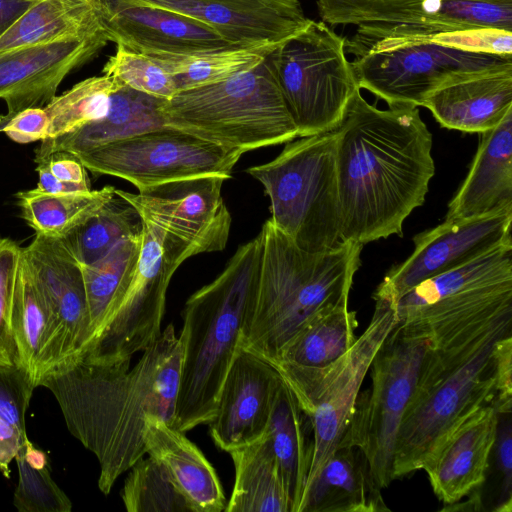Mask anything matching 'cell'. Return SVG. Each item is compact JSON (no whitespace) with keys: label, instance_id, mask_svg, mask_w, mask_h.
<instances>
[{"label":"cell","instance_id":"6da1fadb","mask_svg":"<svg viewBox=\"0 0 512 512\" xmlns=\"http://www.w3.org/2000/svg\"><path fill=\"white\" fill-rule=\"evenodd\" d=\"M182 355L170 323L132 367L71 359L38 382L56 399L69 432L95 455L103 494L146 455L149 417L173 427Z\"/></svg>","mask_w":512,"mask_h":512},{"label":"cell","instance_id":"7a4b0ae2","mask_svg":"<svg viewBox=\"0 0 512 512\" xmlns=\"http://www.w3.org/2000/svg\"><path fill=\"white\" fill-rule=\"evenodd\" d=\"M334 130L342 241L363 245L402 235L435 173L432 135L419 109L381 110L358 90Z\"/></svg>","mask_w":512,"mask_h":512},{"label":"cell","instance_id":"3957f363","mask_svg":"<svg viewBox=\"0 0 512 512\" xmlns=\"http://www.w3.org/2000/svg\"><path fill=\"white\" fill-rule=\"evenodd\" d=\"M262 241L241 244L222 272L186 301L180 338L182 364L173 428L188 432L215 415L219 392L253 310Z\"/></svg>","mask_w":512,"mask_h":512},{"label":"cell","instance_id":"277c9868","mask_svg":"<svg viewBox=\"0 0 512 512\" xmlns=\"http://www.w3.org/2000/svg\"><path fill=\"white\" fill-rule=\"evenodd\" d=\"M259 234L262 241L259 285L240 346L274 363L313 317L348 304L363 245L342 241L324 252H308L270 219Z\"/></svg>","mask_w":512,"mask_h":512},{"label":"cell","instance_id":"5b68a950","mask_svg":"<svg viewBox=\"0 0 512 512\" xmlns=\"http://www.w3.org/2000/svg\"><path fill=\"white\" fill-rule=\"evenodd\" d=\"M512 312L497 319L479 337L450 351L445 365L424 364L414 396L401 421L393 478L423 469L453 429L496 397L493 348L511 333Z\"/></svg>","mask_w":512,"mask_h":512},{"label":"cell","instance_id":"8992f818","mask_svg":"<svg viewBox=\"0 0 512 512\" xmlns=\"http://www.w3.org/2000/svg\"><path fill=\"white\" fill-rule=\"evenodd\" d=\"M270 55L248 71L162 100L165 126L242 154L294 140L298 129Z\"/></svg>","mask_w":512,"mask_h":512},{"label":"cell","instance_id":"52a82bcc","mask_svg":"<svg viewBox=\"0 0 512 512\" xmlns=\"http://www.w3.org/2000/svg\"><path fill=\"white\" fill-rule=\"evenodd\" d=\"M392 306L398 324L434 349L468 338L512 311V241L424 280Z\"/></svg>","mask_w":512,"mask_h":512},{"label":"cell","instance_id":"ba28073f","mask_svg":"<svg viewBox=\"0 0 512 512\" xmlns=\"http://www.w3.org/2000/svg\"><path fill=\"white\" fill-rule=\"evenodd\" d=\"M335 130L290 141L273 160L246 173L270 199V220L300 248L324 252L341 239Z\"/></svg>","mask_w":512,"mask_h":512},{"label":"cell","instance_id":"9c48e42d","mask_svg":"<svg viewBox=\"0 0 512 512\" xmlns=\"http://www.w3.org/2000/svg\"><path fill=\"white\" fill-rule=\"evenodd\" d=\"M142 222L137 257L116 289L99 329L72 359L130 365L134 354L160 336L170 280L192 256L154 224L145 219Z\"/></svg>","mask_w":512,"mask_h":512},{"label":"cell","instance_id":"30bf717a","mask_svg":"<svg viewBox=\"0 0 512 512\" xmlns=\"http://www.w3.org/2000/svg\"><path fill=\"white\" fill-rule=\"evenodd\" d=\"M346 39L323 21L307 26L281 43L271 55L274 74L298 137L333 131L360 90Z\"/></svg>","mask_w":512,"mask_h":512},{"label":"cell","instance_id":"8fae6325","mask_svg":"<svg viewBox=\"0 0 512 512\" xmlns=\"http://www.w3.org/2000/svg\"><path fill=\"white\" fill-rule=\"evenodd\" d=\"M396 324L393 306L375 300L372 318L364 332L332 364L304 368L284 362L271 363L295 395L312 427L313 454L305 488L338 448L372 360Z\"/></svg>","mask_w":512,"mask_h":512},{"label":"cell","instance_id":"7c38bea8","mask_svg":"<svg viewBox=\"0 0 512 512\" xmlns=\"http://www.w3.org/2000/svg\"><path fill=\"white\" fill-rule=\"evenodd\" d=\"M430 347L429 338L406 331L397 321L372 360L371 387L359 393L352 419L339 444L357 446L364 452L381 489L394 480L399 427Z\"/></svg>","mask_w":512,"mask_h":512},{"label":"cell","instance_id":"4fadbf2b","mask_svg":"<svg viewBox=\"0 0 512 512\" xmlns=\"http://www.w3.org/2000/svg\"><path fill=\"white\" fill-rule=\"evenodd\" d=\"M326 24L354 26L346 53L375 42L432 33L497 28L512 31V0H316Z\"/></svg>","mask_w":512,"mask_h":512},{"label":"cell","instance_id":"5bb4252c","mask_svg":"<svg viewBox=\"0 0 512 512\" xmlns=\"http://www.w3.org/2000/svg\"><path fill=\"white\" fill-rule=\"evenodd\" d=\"M95 176L109 175L147 187L205 175L228 179L242 153L163 127L73 153Z\"/></svg>","mask_w":512,"mask_h":512},{"label":"cell","instance_id":"9a60e30c","mask_svg":"<svg viewBox=\"0 0 512 512\" xmlns=\"http://www.w3.org/2000/svg\"><path fill=\"white\" fill-rule=\"evenodd\" d=\"M227 177L213 174L175 180L131 193L115 189L141 216L192 256L226 247L231 215L222 197Z\"/></svg>","mask_w":512,"mask_h":512},{"label":"cell","instance_id":"2e32d148","mask_svg":"<svg viewBox=\"0 0 512 512\" xmlns=\"http://www.w3.org/2000/svg\"><path fill=\"white\" fill-rule=\"evenodd\" d=\"M512 210L480 217L446 219L416 235L412 254L391 268L373 294L391 305L419 283L457 269L511 242Z\"/></svg>","mask_w":512,"mask_h":512},{"label":"cell","instance_id":"e0dca14e","mask_svg":"<svg viewBox=\"0 0 512 512\" xmlns=\"http://www.w3.org/2000/svg\"><path fill=\"white\" fill-rule=\"evenodd\" d=\"M505 57L420 44L369 52L351 63L360 89L368 90L388 106L418 107L448 74Z\"/></svg>","mask_w":512,"mask_h":512},{"label":"cell","instance_id":"ac0fdd59","mask_svg":"<svg viewBox=\"0 0 512 512\" xmlns=\"http://www.w3.org/2000/svg\"><path fill=\"white\" fill-rule=\"evenodd\" d=\"M105 34L86 38H63L20 46L0 53V99L7 115L35 107H45L55 96L61 82L101 49Z\"/></svg>","mask_w":512,"mask_h":512},{"label":"cell","instance_id":"d6986e66","mask_svg":"<svg viewBox=\"0 0 512 512\" xmlns=\"http://www.w3.org/2000/svg\"><path fill=\"white\" fill-rule=\"evenodd\" d=\"M280 382L281 376L270 362L239 346L221 386L215 415L208 423L218 448L229 453L266 433Z\"/></svg>","mask_w":512,"mask_h":512},{"label":"cell","instance_id":"ffe728a7","mask_svg":"<svg viewBox=\"0 0 512 512\" xmlns=\"http://www.w3.org/2000/svg\"><path fill=\"white\" fill-rule=\"evenodd\" d=\"M98 8L108 41L145 55L242 46L202 22L166 9L123 0H98Z\"/></svg>","mask_w":512,"mask_h":512},{"label":"cell","instance_id":"44dd1931","mask_svg":"<svg viewBox=\"0 0 512 512\" xmlns=\"http://www.w3.org/2000/svg\"><path fill=\"white\" fill-rule=\"evenodd\" d=\"M24 250L53 315L55 367L74 358L88 340L89 309L82 267L62 238L36 234Z\"/></svg>","mask_w":512,"mask_h":512},{"label":"cell","instance_id":"7402d4cb","mask_svg":"<svg viewBox=\"0 0 512 512\" xmlns=\"http://www.w3.org/2000/svg\"><path fill=\"white\" fill-rule=\"evenodd\" d=\"M422 106L448 129L481 134L494 128L512 109V57L448 74Z\"/></svg>","mask_w":512,"mask_h":512},{"label":"cell","instance_id":"603a6c76","mask_svg":"<svg viewBox=\"0 0 512 512\" xmlns=\"http://www.w3.org/2000/svg\"><path fill=\"white\" fill-rule=\"evenodd\" d=\"M498 417L494 402L477 409L453 429L424 465L432 490L445 507L486 482Z\"/></svg>","mask_w":512,"mask_h":512},{"label":"cell","instance_id":"cb8c5ba5","mask_svg":"<svg viewBox=\"0 0 512 512\" xmlns=\"http://www.w3.org/2000/svg\"><path fill=\"white\" fill-rule=\"evenodd\" d=\"M166 9L202 22L237 45L283 42L309 23L304 12H292L238 0H123Z\"/></svg>","mask_w":512,"mask_h":512},{"label":"cell","instance_id":"d4e9b609","mask_svg":"<svg viewBox=\"0 0 512 512\" xmlns=\"http://www.w3.org/2000/svg\"><path fill=\"white\" fill-rule=\"evenodd\" d=\"M512 210V109L481 133L469 173L448 205L446 219Z\"/></svg>","mask_w":512,"mask_h":512},{"label":"cell","instance_id":"484cf974","mask_svg":"<svg viewBox=\"0 0 512 512\" xmlns=\"http://www.w3.org/2000/svg\"><path fill=\"white\" fill-rule=\"evenodd\" d=\"M146 454L166 470L192 512H221L226 498L216 470L183 432L149 417L144 432Z\"/></svg>","mask_w":512,"mask_h":512},{"label":"cell","instance_id":"4316f807","mask_svg":"<svg viewBox=\"0 0 512 512\" xmlns=\"http://www.w3.org/2000/svg\"><path fill=\"white\" fill-rule=\"evenodd\" d=\"M10 322L18 365L29 373L38 387L40 379L56 362V329L48 302L23 247L15 268Z\"/></svg>","mask_w":512,"mask_h":512},{"label":"cell","instance_id":"83f0119b","mask_svg":"<svg viewBox=\"0 0 512 512\" xmlns=\"http://www.w3.org/2000/svg\"><path fill=\"white\" fill-rule=\"evenodd\" d=\"M390 511L364 452L339 446L307 485L298 512Z\"/></svg>","mask_w":512,"mask_h":512},{"label":"cell","instance_id":"f1b7e54d","mask_svg":"<svg viewBox=\"0 0 512 512\" xmlns=\"http://www.w3.org/2000/svg\"><path fill=\"white\" fill-rule=\"evenodd\" d=\"M162 100L120 85L111 96L105 116L71 133L41 141L35 158L56 151L77 153L166 127L160 111Z\"/></svg>","mask_w":512,"mask_h":512},{"label":"cell","instance_id":"f546056e","mask_svg":"<svg viewBox=\"0 0 512 512\" xmlns=\"http://www.w3.org/2000/svg\"><path fill=\"white\" fill-rule=\"evenodd\" d=\"M267 434L290 512H298L312 462L313 432L308 417L282 378L274 396Z\"/></svg>","mask_w":512,"mask_h":512},{"label":"cell","instance_id":"4dcf8cb0","mask_svg":"<svg viewBox=\"0 0 512 512\" xmlns=\"http://www.w3.org/2000/svg\"><path fill=\"white\" fill-rule=\"evenodd\" d=\"M105 34L98 0H37L0 37V53L63 38Z\"/></svg>","mask_w":512,"mask_h":512},{"label":"cell","instance_id":"1f68e13d","mask_svg":"<svg viewBox=\"0 0 512 512\" xmlns=\"http://www.w3.org/2000/svg\"><path fill=\"white\" fill-rule=\"evenodd\" d=\"M235 479L226 512H290L280 468L266 433L229 452Z\"/></svg>","mask_w":512,"mask_h":512},{"label":"cell","instance_id":"d6a6232c","mask_svg":"<svg viewBox=\"0 0 512 512\" xmlns=\"http://www.w3.org/2000/svg\"><path fill=\"white\" fill-rule=\"evenodd\" d=\"M283 42L233 46L189 54L147 56L173 77L180 92L215 84L248 71L261 64Z\"/></svg>","mask_w":512,"mask_h":512},{"label":"cell","instance_id":"836d02e7","mask_svg":"<svg viewBox=\"0 0 512 512\" xmlns=\"http://www.w3.org/2000/svg\"><path fill=\"white\" fill-rule=\"evenodd\" d=\"M358 321L348 304L320 312L289 341L274 362L323 368L341 358L354 344Z\"/></svg>","mask_w":512,"mask_h":512},{"label":"cell","instance_id":"e575fe53","mask_svg":"<svg viewBox=\"0 0 512 512\" xmlns=\"http://www.w3.org/2000/svg\"><path fill=\"white\" fill-rule=\"evenodd\" d=\"M113 186L98 190L48 193L34 188L15 197L25 222L36 232L61 238L115 196Z\"/></svg>","mask_w":512,"mask_h":512},{"label":"cell","instance_id":"d590c367","mask_svg":"<svg viewBox=\"0 0 512 512\" xmlns=\"http://www.w3.org/2000/svg\"><path fill=\"white\" fill-rule=\"evenodd\" d=\"M143 222L125 200L115 196L61 237L82 266L104 257L121 240L139 234Z\"/></svg>","mask_w":512,"mask_h":512},{"label":"cell","instance_id":"8d00e7d4","mask_svg":"<svg viewBox=\"0 0 512 512\" xmlns=\"http://www.w3.org/2000/svg\"><path fill=\"white\" fill-rule=\"evenodd\" d=\"M120 85L103 74L82 80L55 96L44 107L50 121L48 138L71 133L105 116L111 96Z\"/></svg>","mask_w":512,"mask_h":512},{"label":"cell","instance_id":"74e56055","mask_svg":"<svg viewBox=\"0 0 512 512\" xmlns=\"http://www.w3.org/2000/svg\"><path fill=\"white\" fill-rule=\"evenodd\" d=\"M141 239L142 231L121 240L95 263L81 265L89 309V336L85 345L99 329L116 289L139 253Z\"/></svg>","mask_w":512,"mask_h":512},{"label":"cell","instance_id":"f35d334b","mask_svg":"<svg viewBox=\"0 0 512 512\" xmlns=\"http://www.w3.org/2000/svg\"><path fill=\"white\" fill-rule=\"evenodd\" d=\"M121 498L129 512H192L166 470L154 458L142 457L130 469Z\"/></svg>","mask_w":512,"mask_h":512},{"label":"cell","instance_id":"ab89813d","mask_svg":"<svg viewBox=\"0 0 512 512\" xmlns=\"http://www.w3.org/2000/svg\"><path fill=\"white\" fill-rule=\"evenodd\" d=\"M420 44H433L463 52L508 57L512 56V31L497 28H476L423 36L401 37L375 42L364 54Z\"/></svg>","mask_w":512,"mask_h":512},{"label":"cell","instance_id":"60d3db41","mask_svg":"<svg viewBox=\"0 0 512 512\" xmlns=\"http://www.w3.org/2000/svg\"><path fill=\"white\" fill-rule=\"evenodd\" d=\"M102 71L122 86L155 98L168 100L178 92L173 77L153 58L121 45Z\"/></svg>","mask_w":512,"mask_h":512},{"label":"cell","instance_id":"b9f144b4","mask_svg":"<svg viewBox=\"0 0 512 512\" xmlns=\"http://www.w3.org/2000/svg\"><path fill=\"white\" fill-rule=\"evenodd\" d=\"M18 484L13 504L20 512H70L72 502L56 484L49 465L36 467L25 458L22 446L15 456Z\"/></svg>","mask_w":512,"mask_h":512},{"label":"cell","instance_id":"7bdbcfd3","mask_svg":"<svg viewBox=\"0 0 512 512\" xmlns=\"http://www.w3.org/2000/svg\"><path fill=\"white\" fill-rule=\"evenodd\" d=\"M21 247L9 238H0V366L18 365L11 330L14 275Z\"/></svg>","mask_w":512,"mask_h":512},{"label":"cell","instance_id":"ee69618b","mask_svg":"<svg viewBox=\"0 0 512 512\" xmlns=\"http://www.w3.org/2000/svg\"><path fill=\"white\" fill-rule=\"evenodd\" d=\"M35 388L31 376L21 366H0V417L24 438H28L26 412Z\"/></svg>","mask_w":512,"mask_h":512},{"label":"cell","instance_id":"f6af8a7d","mask_svg":"<svg viewBox=\"0 0 512 512\" xmlns=\"http://www.w3.org/2000/svg\"><path fill=\"white\" fill-rule=\"evenodd\" d=\"M512 412L499 413L496 438L491 454L496 480L497 499L493 511L512 510Z\"/></svg>","mask_w":512,"mask_h":512},{"label":"cell","instance_id":"bcb514c9","mask_svg":"<svg viewBox=\"0 0 512 512\" xmlns=\"http://www.w3.org/2000/svg\"><path fill=\"white\" fill-rule=\"evenodd\" d=\"M496 380L495 407L499 413L512 412V335L500 337L493 348Z\"/></svg>","mask_w":512,"mask_h":512},{"label":"cell","instance_id":"7dc6e473","mask_svg":"<svg viewBox=\"0 0 512 512\" xmlns=\"http://www.w3.org/2000/svg\"><path fill=\"white\" fill-rule=\"evenodd\" d=\"M50 121L44 107L28 108L10 118L2 129L12 141L26 144L49 137Z\"/></svg>","mask_w":512,"mask_h":512},{"label":"cell","instance_id":"c3c4849f","mask_svg":"<svg viewBox=\"0 0 512 512\" xmlns=\"http://www.w3.org/2000/svg\"><path fill=\"white\" fill-rule=\"evenodd\" d=\"M34 162L44 164L56 178L63 182L91 190L87 169L71 152L56 151L42 158H34Z\"/></svg>","mask_w":512,"mask_h":512},{"label":"cell","instance_id":"681fc988","mask_svg":"<svg viewBox=\"0 0 512 512\" xmlns=\"http://www.w3.org/2000/svg\"><path fill=\"white\" fill-rule=\"evenodd\" d=\"M28 440L0 417V471L6 478L10 477V463L15 459L19 448Z\"/></svg>","mask_w":512,"mask_h":512},{"label":"cell","instance_id":"f907efd6","mask_svg":"<svg viewBox=\"0 0 512 512\" xmlns=\"http://www.w3.org/2000/svg\"><path fill=\"white\" fill-rule=\"evenodd\" d=\"M36 1L37 0H0V37L4 35Z\"/></svg>","mask_w":512,"mask_h":512},{"label":"cell","instance_id":"816d5d0a","mask_svg":"<svg viewBox=\"0 0 512 512\" xmlns=\"http://www.w3.org/2000/svg\"><path fill=\"white\" fill-rule=\"evenodd\" d=\"M35 171L38 174L37 188L48 193H69L89 191L79 185L63 182L56 178L42 163H36Z\"/></svg>","mask_w":512,"mask_h":512},{"label":"cell","instance_id":"f5cc1de1","mask_svg":"<svg viewBox=\"0 0 512 512\" xmlns=\"http://www.w3.org/2000/svg\"><path fill=\"white\" fill-rule=\"evenodd\" d=\"M244 3L267 6L271 8L292 11L304 12L298 0H238Z\"/></svg>","mask_w":512,"mask_h":512},{"label":"cell","instance_id":"db71d44e","mask_svg":"<svg viewBox=\"0 0 512 512\" xmlns=\"http://www.w3.org/2000/svg\"><path fill=\"white\" fill-rule=\"evenodd\" d=\"M9 119H10V117L7 114H5V115L0 114V132H2L3 127L8 122Z\"/></svg>","mask_w":512,"mask_h":512}]
</instances>
